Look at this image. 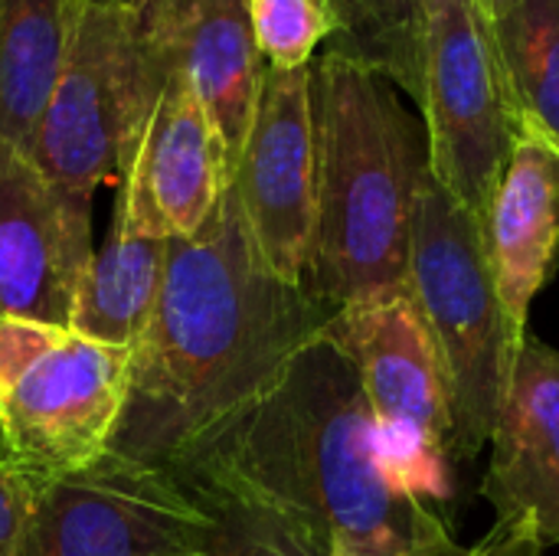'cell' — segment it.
Returning <instances> with one entry per match:
<instances>
[{"instance_id": "obj_1", "label": "cell", "mask_w": 559, "mask_h": 556, "mask_svg": "<svg viewBox=\"0 0 559 556\" xmlns=\"http://www.w3.org/2000/svg\"><path fill=\"white\" fill-rule=\"evenodd\" d=\"M334 315L337 305L262 265L226 190L200 233L167 242L164 285L108 452L177 462L259 403Z\"/></svg>"}, {"instance_id": "obj_2", "label": "cell", "mask_w": 559, "mask_h": 556, "mask_svg": "<svg viewBox=\"0 0 559 556\" xmlns=\"http://www.w3.org/2000/svg\"><path fill=\"white\" fill-rule=\"evenodd\" d=\"M180 459H200L308 518L331 537V554L465 556L449 518L393 475L360 374L328 334L259 403Z\"/></svg>"}, {"instance_id": "obj_3", "label": "cell", "mask_w": 559, "mask_h": 556, "mask_svg": "<svg viewBox=\"0 0 559 556\" xmlns=\"http://www.w3.org/2000/svg\"><path fill=\"white\" fill-rule=\"evenodd\" d=\"M318 229L308 288L344 308L406 288L409 223L429 170L423 121L377 69L324 49L311 62Z\"/></svg>"}, {"instance_id": "obj_4", "label": "cell", "mask_w": 559, "mask_h": 556, "mask_svg": "<svg viewBox=\"0 0 559 556\" xmlns=\"http://www.w3.org/2000/svg\"><path fill=\"white\" fill-rule=\"evenodd\" d=\"M406 288L442 357L452 459L475 462L491 439L521 351L504 324L481 220L449 197L429 170L413 203Z\"/></svg>"}, {"instance_id": "obj_5", "label": "cell", "mask_w": 559, "mask_h": 556, "mask_svg": "<svg viewBox=\"0 0 559 556\" xmlns=\"http://www.w3.org/2000/svg\"><path fill=\"white\" fill-rule=\"evenodd\" d=\"M131 367L134 347L0 318V462L46 482L102 459L131 397Z\"/></svg>"}, {"instance_id": "obj_6", "label": "cell", "mask_w": 559, "mask_h": 556, "mask_svg": "<svg viewBox=\"0 0 559 556\" xmlns=\"http://www.w3.org/2000/svg\"><path fill=\"white\" fill-rule=\"evenodd\" d=\"M164 79L131 0H69L66 46L29 157L56 187L92 203L95 187L121 174Z\"/></svg>"}, {"instance_id": "obj_7", "label": "cell", "mask_w": 559, "mask_h": 556, "mask_svg": "<svg viewBox=\"0 0 559 556\" xmlns=\"http://www.w3.org/2000/svg\"><path fill=\"white\" fill-rule=\"evenodd\" d=\"M416 105L432 180L485 226L518 141V118L481 0H423Z\"/></svg>"}, {"instance_id": "obj_8", "label": "cell", "mask_w": 559, "mask_h": 556, "mask_svg": "<svg viewBox=\"0 0 559 556\" xmlns=\"http://www.w3.org/2000/svg\"><path fill=\"white\" fill-rule=\"evenodd\" d=\"M324 334L354 360L393 475L449 518L452 410L439 347L409 295L396 288L337 308Z\"/></svg>"}, {"instance_id": "obj_9", "label": "cell", "mask_w": 559, "mask_h": 556, "mask_svg": "<svg viewBox=\"0 0 559 556\" xmlns=\"http://www.w3.org/2000/svg\"><path fill=\"white\" fill-rule=\"evenodd\" d=\"M210 514L167 465L105 452L33 482L23 556H206Z\"/></svg>"}, {"instance_id": "obj_10", "label": "cell", "mask_w": 559, "mask_h": 556, "mask_svg": "<svg viewBox=\"0 0 559 556\" xmlns=\"http://www.w3.org/2000/svg\"><path fill=\"white\" fill-rule=\"evenodd\" d=\"M229 190L262 265L308 285L318 229V144L308 69H269Z\"/></svg>"}, {"instance_id": "obj_11", "label": "cell", "mask_w": 559, "mask_h": 556, "mask_svg": "<svg viewBox=\"0 0 559 556\" xmlns=\"http://www.w3.org/2000/svg\"><path fill=\"white\" fill-rule=\"evenodd\" d=\"M88 262V203L0 138V318L72 328Z\"/></svg>"}, {"instance_id": "obj_12", "label": "cell", "mask_w": 559, "mask_h": 556, "mask_svg": "<svg viewBox=\"0 0 559 556\" xmlns=\"http://www.w3.org/2000/svg\"><path fill=\"white\" fill-rule=\"evenodd\" d=\"M151 56L164 75H180L216 125L229 180L246 144L265 62L252 39L249 0H131Z\"/></svg>"}, {"instance_id": "obj_13", "label": "cell", "mask_w": 559, "mask_h": 556, "mask_svg": "<svg viewBox=\"0 0 559 556\" xmlns=\"http://www.w3.org/2000/svg\"><path fill=\"white\" fill-rule=\"evenodd\" d=\"M481 482L495 524L559 547V347L527 334L491 429Z\"/></svg>"}, {"instance_id": "obj_14", "label": "cell", "mask_w": 559, "mask_h": 556, "mask_svg": "<svg viewBox=\"0 0 559 556\" xmlns=\"http://www.w3.org/2000/svg\"><path fill=\"white\" fill-rule=\"evenodd\" d=\"M485 249L511 344L521 351L531 305L559 265V154L534 134L518 131L485 213Z\"/></svg>"}, {"instance_id": "obj_15", "label": "cell", "mask_w": 559, "mask_h": 556, "mask_svg": "<svg viewBox=\"0 0 559 556\" xmlns=\"http://www.w3.org/2000/svg\"><path fill=\"white\" fill-rule=\"evenodd\" d=\"M121 177L147 193L170 239L200 233L229 190L226 144L180 75L164 79Z\"/></svg>"}, {"instance_id": "obj_16", "label": "cell", "mask_w": 559, "mask_h": 556, "mask_svg": "<svg viewBox=\"0 0 559 556\" xmlns=\"http://www.w3.org/2000/svg\"><path fill=\"white\" fill-rule=\"evenodd\" d=\"M170 233L147 193L121 177L111 239L92 252L85 269L72 328L121 347H138L144 338L167 269Z\"/></svg>"}, {"instance_id": "obj_17", "label": "cell", "mask_w": 559, "mask_h": 556, "mask_svg": "<svg viewBox=\"0 0 559 556\" xmlns=\"http://www.w3.org/2000/svg\"><path fill=\"white\" fill-rule=\"evenodd\" d=\"M167 469L210 514L206 556H331L334 551L318 524L272 505L200 459H177Z\"/></svg>"}, {"instance_id": "obj_18", "label": "cell", "mask_w": 559, "mask_h": 556, "mask_svg": "<svg viewBox=\"0 0 559 556\" xmlns=\"http://www.w3.org/2000/svg\"><path fill=\"white\" fill-rule=\"evenodd\" d=\"M69 0H0V138L29 154L66 46Z\"/></svg>"}, {"instance_id": "obj_19", "label": "cell", "mask_w": 559, "mask_h": 556, "mask_svg": "<svg viewBox=\"0 0 559 556\" xmlns=\"http://www.w3.org/2000/svg\"><path fill=\"white\" fill-rule=\"evenodd\" d=\"M491 26L518 131L559 154V0H508Z\"/></svg>"}, {"instance_id": "obj_20", "label": "cell", "mask_w": 559, "mask_h": 556, "mask_svg": "<svg viewBox=\"0 0 559 556\" xmlns=\"http://www.w3.org/2000/svg\"><path fill=\"white\" fill-rule=\"evenodd\" d=\"M337 36L324 49H337L380 75H386L413 102L419 95L423 0H321Z\"/></svg>"}, {"instance_id": "obj_21", "label": "cell", "mask_w": 559, "mask_h": 556, "mask_svg": "<svg viewBox=\"0 0 559 556\" xmlns=\"http://www.w3.org/2000/svg\"><path fill=\"white\" fill-rule=\"evenodd\" d=\"M252 39L269 69H308L337 23L321 0H249Z\"/></svg>"}, {"instance_id": "obj_22", "label": "cell", "mask_w": 559, "mask_h": 556, "mask_svg": "<svg viewBox=\"0 0 559 556\" xmlns=\"http://www.w3.org/2000/svg\"><path fill=\"white\" fill-rule=\"evenodd\" d=\"M33 482L0 462V556H23Z\"/></svg>"}, {"instance_id": "obj_23", "label": "cell", "mask_w": 559, "mask_h": 556, "mask_svg": "<svg viewBox=\"0 0 559 556\" xmlns=\"http://www.w3.org/2000/svg\"><path fill=\"white\" fill-rule=\"evenodd\" d=\"M544 544L537 537H531L521 528L511 524H495L491 534L485 541H478L465 556H544Z\"/></svg>"}, {"instance_id": "obj_24", "label": "cell", "mask_w": 559, "mask_h": 556, "mask_svg": "<svg viewBox=\"0 0 559 556\" xmlns=\"http://www.w3.org/2000/svg\"><path fill=\"white\" fill-rule=\"evenodd\" d=\"M481 3H485V10H488V13H498L508 0H481Z\"/></svg>"}, {"instance_id": "obj_25", "label": "cell", "mask_w": 559, "mask_h": 556, "mask_svg": "<svg viewBox=\"0 0 559 556\" xmlns=\"http://www.w3.org/2000/svg\"><path fill=\"white\" fill-rule=\"evenodd\" d=\"M331 556H344V554H331Z\"/></svg>"}]
</instances>
